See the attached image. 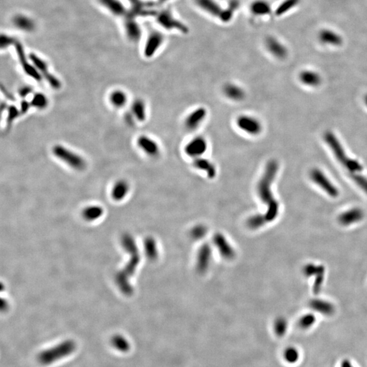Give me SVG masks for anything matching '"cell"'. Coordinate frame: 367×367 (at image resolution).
I'll return each instance as SVG.
<instances>
[{
    "instance_id": "obj_1",
    "label": "cell",
    "mask_w": 367,
    "mask_h": 367,
    "mask_svg": "<svg viewBox=\"0 0 367 367\" xmlns=\"http://www.w3.org/2000/svg\"><path fill=\"white\" fill-rule=\"evenodd\" d=\"M122 244L130 255V259L125 268L116 274V282L122 293L127 296H130L133 293V288L129 283V279L134 274L135 271L140 263V254L134 239L128 233L122 236Z\"/></svg>"
},
{
    "instance_id": "obj_2",
    "label": "cell",
    "mask_w": 367,
    "mask_h": 367,
    "mask_svg": "<svg viewBox=\"0 0 367 367\" xmlns=\"http://www.w3.org/2000/svg\"><path fill=\"white\" fill-rule=\"evenodd\" d=\"M279 169V165L275 160H271L267 163L264 173L259 184H258V192L259 196L263 202L268 204L269 208L268 213L265 216V219L268 221L273 220L278 214L279 205L275 201L271 190L272 184L275 180L276 175Z\"/></svg>"
},
{
    "instance_id": "obj_3",
    "label": "cell",
    "mask_w": 367,
    "mask_h": 367,
    "mask_svg": "<svg viewBox=\"0 0 367 367\" xmlns=\"http://www.w3.org/2000/svg\"><path fill=\"white\" fill-rule=\"evenodd\" d=\"M324 140L329 146L330 149L333 151L335 158L344 167L345 170L348 172L350 176L362 174L363 171L362 165L359 161L352 159L347 155L344 148L334 133L328 131L324 135Z\"/></svg>"
},
{
    "instance_id": "obj_4",
    "label": "cell",
    "mask_w": 367,
    "mask_h": 367,
    "mask_svg": "<svg viewBox=\"0 0 367 367\" xmlns=\"http://www.w3.org/2000/svg\"><path fill=\"white\" fill-rule=\"evenodd\" d=\"M77 350V344L72 339H66L51 348L41 351L38 362L42 365H51L72 355Z\"/></svg>"
},
{
    "instance_id": "obj_5",
    "label": "cell",
    "mask_w": 367,
    "mask_h": 367,
    "mask_svg": "<svg viewBox=\"0 0 367 367\" xmlns=\"http://www.w3.org/2000/svg\"><path fill=\"white\" fill-rule=\"evenodd\" d=\"M52 151L57 159L66 163L74 170H83L86 167V162L83 157L64 146L59 144L54 146Z\"/></svg>"
},
{
    "instance_id": "obj_6",
    "label": "cell",
    "mask_w": 367,
    "mask_h": 367,
    "mask_svg": "<svg viewBox=\"0 0 367 367\" xmlns=\"http://www.w3.org/2000/svg\"><path fill=\"white\" fill-rule=\"evenodd\" d=\"M237 127L250 135H258L262 132L263 126L260 120L250 115H241L236 120Z\"/></svg>"
},
{
    "instance_id": "obj_7",
    "label": "cell",
    "mask_w": 367,
    "mask_h": 367,
    "mask_svg": "<svg viewBox=\"0 0 367 367\" xmlns=\"http://www.w3.org/2000/svg\"><path fill=\"white\" fill-rule=\"evenodd\" d=\"M195 1L202 10L213 16L220 17L224 21H227L232 17L231 16L233 14L230 12L231 10L229 8L227 10H222L221 7L214 0H195Z\"/></svg>"
},
{
    "instance_id": "obj_8",
    "label": "cell",
    "mask_w": 367,
    "mask_h": 367,
    "mask_svg": "<svg viewBox=\"0 0 367 367\" xmlns=\"http://www.w3.org/2000/svg\"><path fill=\"white\" fill-rule=\"evenodd\" d=\"M29 59H30L31 62L33 63V64L34 65L38 71L40 72L41 75L43 76L44 79L51 85L52 88L54 90H59L61 88V82L53 74L50 73L49 69H48V65L43 59L40 58L35 54H31L29 55Z\"/></svg>"
},
{
    "instance_id": "obj_9",
    "label": "cell",
    "mask_w": 367,
    "mask_h": 367,
    "mask_svg": "<svg viewBox=\"0 0 367 367\" xmlns=\"http://www.w3.org/2000/svg\"><path fill=\"white\" fill-rule=\"evenodd\" d=\"M311 179L314 183L318 184L320 188L323 189L324 191L332 197H337L339 194L338 190L336 187L331 183L329 179L322 171L318 169H314L311 170L310 174Z\"/></svg>"
},
{
    "instance_id": "obj_10",
    "label": "cell",
    "mask_w": 367,
    "mask_h": 367,
    "mask_svg": "<svg viewBox=\"0 0 367 367\" xmlns=\"http://www.w3.org/2000/svg\"><path fill=\"white\" fill-rule=\"evenodd\" d=\"M207 150L206 140L201 136L192 139L185 146V153L192 159L203 157Z\"/></svg>"
},
{
    "instance_id": "obj_11",
    "label": "cell",
    "mask_w": 367,
    "mask_h": 367,
    "mask_svg": "<svg viewBox=\"0 0 367 367\" xmlns=\"http://www.w3.org/2000/svg\"><path fill=\"white\" fill-rule=\"evenodd\" d=\"M14 44H15L16 51L17 53L18 59H19L20 64H21L24 72L29 77L32 78V79L36 80L37 81H40L42 80V76L41 75L40 72L38 71L36 67L29 64L28 61H27V59H26L23 46L20 43H18V42H15Z\"/></svg>"
},
{
    "instance_id": "obj_12",
    "label": "cell",
    "mask_w": 367,
    "mask_h": 367,
    "mask_svg": "<svg viewBox=\"0 0 367 367\" xmlns=\"http://www.w3.org/2000/svg\"><path fill=\"white\" fill-rule=\"evenodd\" d=\"M207 114L205 107H198L187 116L185 120V127L189 131L195 130L203 123L206 118Z\"/></svg>"
},
{
    "instance_id": "obj_13",
    "label": "cell",
    "mask_w": 367,
    "mask_h": 367,
    "mask_svg": "<svg viewBox=\"0 0 367 367\" xmlns=\"http://www.w3.org/2000/svg\"><path fill=\"white\" fill-rule=\"evenodd\" d=\"M157 20L165 28L177 29L186 32V27L183 24L180 23L179 20H176L169 10H163L157 16Z\"/></svg>"
},
{
    "instance_id": "obj_14",
    "label": "cell",
    "mask_w": 367,
    "mask_h": 367,
    "mask_svg": "<svg viewBox=\"0 0 367 367\" xmlns=\"http://www.w3.org/2000/svg\"><path fill=\"white\" fill-rule=\"evenodd\" d=\"M139 148L142 150L146 155L155 157L159 155L160 148L159 144L153 139L146 135H141L137 140Z\"/></svg>"
},
{
    "instance_id": "obj_15",
    "label": "cell",
    "mask_w": 367,
    "mask_h": 367,
    "mask_svg": "<svg viewBox=\"0 0 367 367\" xmlns=\"http://www.w3.org/2000/svg\"><path fill=\"white\" fill-rule=\"evenodd\" d=\"M163 36L159 32H152L146 41L144 55L146 57H153L163 42Z\"/></svg>"
},
{
    "instance_id": "obj_16",
    "label": "cell",
    "mask_w": 367,
    "mask_h": 367,
    "mask_svg": "<svg viewBox=\"0 0 367 367\" xmlns=\"http://www.w3.org/2000/svg\"><path fill=\"white\" fill-rule=\"evenodd\" d=\"M192 165L196 170L205 172L209 179H213L216 176V167L214 163L207 159L204 158L203 157L194 159Z\"/></svg>"
},
{
    "instance_id": "obj_17",
    "label": "cell",
    "mask_w": 367,
    "mask_h": 367,
    "mask_svg": "<svg viewBox=\"0 0 367 367\" xmlns=\"http://www.w3.org/2000/svg\"><path fill=\"white\" fill-rule=\"evenodd\" d=\"M363 216L364 214L361 209L354 208L341 214L339 217V222L343 225H350L362 220Z\"/></svg>"
},
{
    "instance_id": "obj_18",
    "label": "cell",
    "mask_w": 367,
    "mask_h": 367,
    "mask_svg": "<svg viewBox=\"0 0 367 367\" xmlns=\"http://www.w3.org/2000/svg\"><path fill=\"white\" fill-rule=\"evenodd\" d=\"M266 45L268 51L277 58L283 59L287 56L286 49L277 39L270 37L266 41Z\"/></svg>"
},
{
    "instance_id": "obj_19",
    "label": "cell",
    "mask_w": 367,
    "mask_h": 367,
    "mask_svg": "<svg viewBox=\"0 0 367 367\" xmlns=\"http://www.w3.org/2000/svg\"><path fill=\"white\" fill-rule=\"evenodd\" d=\"M223 92L226 97L235 101H242L246 95L242 87L237 85L231 84V83L226 85L224 87Z\"/></svg>"
},
{
    "instance_id": "obj_20",
    "label": "cell",
    "mask_w": 367,
    "mask_h": 367,
    "mask_svg": "<svg viewBox=\"0 0 367 367\" xmlns=\"http://www.w3.org/2000/svg\"><path fill=\"white\" fill-rule=\"evenodd\" d=\"M100 1L105 8L108 9L115 15L122 16L125 18L129 14L126 11L125 7L118 0H100Z\"/></svg>"
},
{
    "instance_id": "obj_21",
    "label": "cell",
    "mask_w": 367,
    "mask_h": 367,
    "mask_svg": "<svg viewBox=\"0 0 367 367\" xmlns=\"http://www.w3.org/2000/svg\"><path fill=\"white\" fill-rule=\"evenodd\" d=\"M129 186L127 182L125 181H119L115 184L112 189V199L115 201H121L127 195L129 192Z\"/></svg>"
},
{
    "instance_id": "obj_22",
    "label": "cell",
    "mask_w": 367,
    "mask_h": 367,
    "mask_svg": "<svg viewBox=\"0 0 367 367\" xmlns=\"http://www.w3.org/2000/svg\"><path fill=\"white\" fill-rule=\"evenodd\" d=\"M310 307L315 311L327 316H331L335 311L334 306L329 302L322 300H312L310 303Z\"/></svg>"
},
{
    "instance_id": "obj_23",
    "label": "cell",
    "mask_w": 367,
    "mask_h": 367,
    "mask_svg": "<svg viewBox=\"0 0 367 367\" xmlns=\"http://www.w3.org/2000/svg\"><path fill=\"white\" fill-rule=\"evenodd\" d=\"M111 345L117 351L127 353L131 350V344L126 337L121 335H115L111 339Z\"/></svg>"
},
{
    "instance_id": "obj_24",
    "label": "cell",
    "mask_w": 367,
    "mask_h": 367,
    "mask_svg": "<svg viewBox=\"0 0 367 367\" xmlns=\"http://www.w3.org/2000/svg\"><path fill=\"white\" fill-rule=\"evenodd\" d=\"M320 40L324 44L338 46L342 42V39L337 33L330 30H324L320 33Z\"/></svg>"
},
{
    "instance_id": "obj_25",
    "label": "cell",
    "mask_w": 367,
    "mask_h": 367,
    "mask_svg": "<svg viewBox=\"0 0 367 367\" xmlns=\"http://www.w3.org/2000/svg\"><path fill=\"white\" fill-rule=\"evenodd\" d=\"M300 79L303 84L307 86L316 87L321 83V78L316 72L305 71L300 75Z\"/></svg>"
},
{
    "instance_id": "obj_26",
    "label": "cell",
    "mask_w": 367,
    "mask_h": 367,
    "mask_svg": "<svg viewBox=\"0 0 367 367\" xmlns=\"http://www.w3.org/2000/svg\"><path fill=\"white\" fill-rule=\"evenodd\" d=\"M103 214V208L97 205L87 207L83 212V216L84 217L85 220L88 221H94V220L99 219Z\"/></svg>"
},
{
    "instance_id": "obj_27",
    "label": "cell",
    "mask_w": 367,
    "mask_h": 367,
    "mask_svg": "<svg viewBox=\"0 0 367 367\" xmlns=\"http://www.w3.org/2000/svg\"><path fill=\"white\" fill-rule=\"evenodd\" d=\"M250 10L255 15H266L271 12V7L264 0H257L252 3Z\"/></svg>"
},
{
    "instance_id": "obj_28",
    "label": "cell",
    "mask_w": 367,
    "mask_h": 367,
    "mask_svg": "<svg viewBox=\"0 0 367 367\" xmlns=\"http://www.w3.org/2000/svg\"><path fill=\"white\" fill-rule=\"evenodd\" d=\"M132 112L136 119L144 122L146 118V105L141 99L135 100L132 105Z\"/></svg>"
},
{
    "instance_id": "obj_29",
    "label": "cell",
    "mask_w": 367,
    "mask_h": 367,
    "mask_svg": "<svg viewBox=\"0 0 367 367\" xmlns=\"http://www.w3.org/2000/svg\"><path fill=\"white\" fill-rule=\"evenodd\" d=\"M110 100L112 104L116 107H122L127 101V94L120 90H116L111 93Z\"/></svg>"
},
{
    "instance_id": "obj_30",
    "label": "cell",
    "mask_w": 367,
    "mask_h": 367,
    "mask_svg": "<svg viewBox=\"0 0 367 367\" xmlns=\"http://www.w3.org/2000/svg\"><path fill=\"white\" fill-rule=\"evenodd\" d=\"M283 358L289 364H294L299 359V352L294 347H288L283 352Z\"/></svg>"
},
{
    "instance_id": "obj_31",
    "label": "cell",
    "mask_w": 367,
    "mask_h": 367,
    "mask_svg": "<svg viewBox=\"0 0 367 367\" xmlns=\"http://www.w3.org/2000/svg\"><path fill=\"white\" fill-rule=\"evenodd\" d=\"M48 103H49V101H48L47 97L44 94L40 93V92L35 94L31 101V106L38 109L45 108L47 106Z\"/></svg>"
},
{
    "instance_id": "obj_32",
    "label": "cell",
    "mask_w": 367,
    "mask_h": 367,
    "mask_svg": "<svg viewBox=\"0 0 367 367\" xmlns=\"http://www.w3.org/2000/svg\"><path fill=\"white\" fill-rule=\"evenodd\" d=\"M299 1L300 0H285L276 10V14L281 15V14H284V13L288 12L289 10H290L291 8L295 6L296 5H297Z\"/></svg>"
},
{
    "instance_id": "obj_33",
    "label": "cell",
    "mask_w": 367,
    "mask_h": 367,
    "mask_svg": "<svg viewBox=\"0 0 367 367\" xmlns=\"http://www.w3.org/2000/svg\"><path fill=\"white\" fill-rule=\"evenodd\" d=\"M304 274L306 276L318 275L320 274H324V268L323 266H315L314 265H306L304 268Z\"/></svg>"
},
{
    "instance_id": "obj_34",
    "label": "cell",
    "mask_w": 367,
    "mask_h": 367,
    "mask_svg": "<svg viewBox=\"0 0 367 367\" xmlns=\"http://www.w3.org/2000/svg\"><path fill=\"white\" fill-rule=\"evenodd\" d=\"M287 330V322L285 319L278 318L274 324V331L275 334L279 337H282L285 335Z\"/></svg>"
},
{
    "instance_id": "obj_35",
    "label": "cell",
    "mask_w": 367,
    "mask_h": 367,
    "mask_svg": "<svg viewBox=\"0 0 367 367\" xmlns=\"http://www.w3.org/2000/svg\"><path fill=\"white\" fill-rule=\"evenodd\" d=\"M316 322V317L313 314H306L298 322V325L303 329H309Z\"/></svg>"
},
{
    "instance_id": "obj_36",
    "label": "cell",
    "mask_w": 367,
    "mask_h": 367,
    "mask_svg": "<svg viewBox=\"0 0 367 367\" xmlns=\"http://www.w3.org/2000/svg\"><path fill=\"white\" fill-rule=\"evenodd\" d=\"M352 181L355 182L356 184L362 189L363 191L367 194V178L363 175V174H355L350 176Z\"/></svg>"
},
{
    "instance_id": "obj_37",
    "label": "cell",
    "mask_w": 367,
    "mask_h": 367,
    "mask_svg": "<svg viewBox=\"0 0 367 367\" xmlns=\"http://www.w3.org/2000/svg\"><path fill=\"white\" fill-rule=\"evenodd\" d=\"M20 114V110H18L17 107L14 105H10L8 108V116H7V124L11 125L12 122L18 117V115Z\"/></svg>"
},
{
    "instance_id": "obj_38",
    "label": "cell",
    "mask_w": 367,
    "mask_h": 367,
    "mask_svg": "<svg viewBox=\"0 0 367 367\" xmlns=\"http://www.w3.org/2000/svg\"><path fill=\"white\" fill-rule=\"evenodd\" d=\"M145 248L146 254H147L148 257L151 258V259H154L156 257V254H157L156 246L154 241L152 240H146Z\"/></svg>"
},
{
    "instance_id": "obj_39",
    "label": "cell",
    "mask_w": 367,
    "mask_h": 367,
    "mask_svg": "<svg viewBox=\"0 0 367 367\" xmlns=\"http://www.w3.org/2000/svg\"><path fill=\"white\" fill-rule=\"evenodd\" d=\"M316 276L317 277L316 278V279H315L314 285V292L315 294H317L319 292H320L322 282H323L324 274H320Z\"/></svg>"
},
{
    "instance_id": "obj_40",
    "label": "cell",
    "mask_w": 367,
    "mask_h": 367,
    "mask_svg": "<svg viewBox=\"0 0 367 367\" xmlns=\"http://www.w3.org/2000/svg\"><path fill=\"white\" fill-rule=\"evenodd\" d=\"M30 105L31 103H29L28 101H25V100H23V101H21V103H20V114H26V113L28 112Z\"/></svg>"
},
{
    "instance_id": "obj_41",
    "label": "cell",
    "mask_w": 367,
    "mask_h": 367,
    "mask_svg": "<svg viewBox=\"0 0 367 367\" xmlns=\"http://www.w3.org/2000/svg\"><path fill=\"white\" fill-rule=\"evenodd\" d=\"M31 92V89L30 88V87H25L20 90L19 94L21 96V97H25L26 96L28 95V94L30 93Z\"/></svg>"
},
{
    "instance_id": "obj_42",
    "label": "cell",
    "mask_w": 367,
    "mask_h": 367,
    "mask_svg": "<svg viewBox=\"0 0 367 367\" xmlns=\"http://www.w3.org/2000/svg\"><path fill=\"white\" fill-rule=\"evenodd\" d=\"M341 367H354L350 361L348 360H344L341 365Z\"/></svg>"
},
{
    "instance_id": "obj_43",
    "label": "cell",
    "mask_w": 367,
    "mask_h": 367,
    "mask_svg": "<svg viewBox=\"0 0 367 367\" xmlns=\"http://www.w3.org/2000/svg\"><path fill=\"white\" fill-rule=\"evenodd\" d=\"M168 1V0H159V2L160 3H163L165 2V1Z\"/></svg>"
},
{
    "instance_id": "obj_44",
    "label": "cell",
    "mask_w": 367,
    "mask_h": 367,
    "mask_svg": "<svg viewBox=\"0 0 367 367\" xmlns=\"http://www.w3.org/2000/svg\"><path fill=\"white\" fill-rule=\"evenodd\" d=\"M365 102H366V104L367 105V95L366 96V98H365Z\"/></svg>"
}]
</instances>
